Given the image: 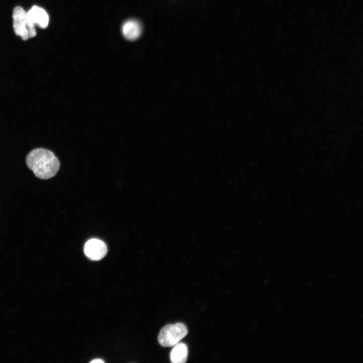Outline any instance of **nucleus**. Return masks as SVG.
<instances>
[{
	"mask_svg": "<svg viewBox=\"0 0 363 363\" xmlns=\"http://www.w3.org/2000/svg\"><path fill=\"white\" fill-rule=\"evenodd\" d=\"M122 30L126 38L133 40L140 36L141 33V27L138 21L131 20L124 23Z\"/></svg>",
	"mask_w": 363,
	"mask_h": 363,
	"instance_id": "423d86ee",
	"label": "nucleus"
},
{
	"mask_svg": "<svg viewBox=\"0 0 363 363\" xmlns=\"http://www.w3.org/2000/svg\"><path fill=\"white\" fill-rule=\"evenodd\" d=\"M84 253L90 260L98 261L104 257L107 249L102 241L95 238L88 240L84 246Z\"/></svg>",
	"mask_w": 363,
	"mask_h": 363,
	"instance_id": "39448f33",
	"label": "nucleus"
},
{
	"mask_svg": "<svg viewBox=\"0 0 363 363\" xmlns=\"http://www.w3.org/2000/svg\"><path fill=\"white\" fill-rule=\"evenodd\" d=\"M104 362V361L103 360H102L101 359H99V358L94 359L90 361V362H91V363H97V362L102 363Z\"/></svg>",
	"mask_w": 363,
	"mask_h": 363,
	"instance_id": "6e6552de",
	"label": "nucleus"
},
{
	"mask_svg": "<svg viewBox=\"0 0 363 363\" xmlns=\"http://www.w3.org/2000/svg\"><path fill=\"white\" fill-rule=\"evenodd\" d=\"M188 347L184 343H177L174 345L170 353V358L172 363H184L187 361Z\"/></svg>",
	"mask_w": 363,
	"mask_h": 363,
	"instance_id": "0eeeda50",
	"label": "nucleus"
},
{
	"mask_svg": "<svg viewBox=\"0 0 363 363\" xmlns=\"http://www.w3.org/2000/svg\"><path fill=\"white\" fill-rule=\"evenodd\" d=\"M26 164L37 177L44 179L54 176L59 168V160L53 153L43 148L31 151L27 156Z\"/></svg>",
	"mask_w": 363,
	"mask_h": 363,
	"instance_id": "f257e3e1",
	"label": "nucleus"
},
{
	"mask_svg": "<svg viewBox=\"0 0 363 363\" xmlns=\"http://www.w3.org/2000/svg\"><path fill=\"white\" fill-rule=\"evenodd\" d=\"M187 333V328L183 323L168 324L161 329L158 341L162 346H173L185 337Z\"/></svg>",
	"mask_w": 363,
	"mask_h": 363,
	"instance_id": "f03ea898",
	"label": "nucleus"
},
{
	"mask_svg": "<svg viewBox=\"0 0 363 363\" xmlns=\"http://www.w3.org/2000/svg\"><path fill=\"white\" fill-rule=\"evenodd\" d=\"M28 25L31 29H35L36 25L41 28L47 27L49 22V17L46 12L38 6H33L26 12Z\"/></svg>",
	"mask_w": 363,
	"mask_h": 363,
	"instance_id": "20e7f679",
	"label": "nucleus"
},
{
	"mask_svg": "<svg viewBox=\"0 0 363 363\" xmlns=\"http://www.w3.org/2000/svg\"><path fill=\"white\" fill-rule=\"evenodd\" d=\"M13 28L15 34L24 40L34 37L36 35L35 29L30 28L26 17V12L21 7H16L13 13Z\"/></svg>",
	"mask_w": 363,
	"mask_h": 363,
	"instance_id": "7ed1b4c3",
	"label": "nucleus"
}]
</instances>
